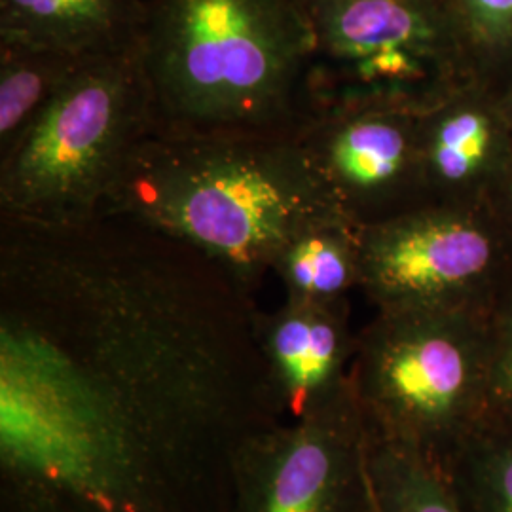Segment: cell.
Segmentation results:
<instances>
[{
	"mask_svg": "<svg viewBox=\"0 0 512 512\" xmlns=\"http://www.w3.org/2000/svg\"><path fill=\"white\" fill-rule=\"evenodd\" d=\"M300 141L357 228L431 205L421 165L420 114L387 107L321 110Z\"/></svg>",
	"mask_w": 512,
	"mask_h": 512,
	"instance_id": "cell-9",
	"label": "cell"
},
{
	"mask_svg": "<svg viewBox=\"0 0 512 512\" xmlns=\"http://www.w3.org/2000/svg\"><path fill=\"white\" fill-rule=\"evenodd\" d=\"M357 334L349 323L348 300L285 298L272 313L258 310V346L283 420L302 418L348 395Z\"/></svg>",
	"mask_w": 512,
	"mask_h": 512,
	"instance_id": "cell-10",
	"label": "cell"
},
{
	"mask_svg": "<svg viewBox=\"0 0 512 512\" xmlns=\"http://www.w3.org/2000/svg\"><path fill=\"white\" fill-rule=\"evenodd\" d=\"M147 14L143 0H0V37L84 61L135 54Z\"/></svg>",
	"mask_w": 512,
	"mask_h": 512,
	"instance_id": "cell-12",
	"label": "cell"
},
{
	"mask_svg": "<svg viewBox=\"0 0 512 512\" xmlns=\"http://www.w3.org/2000/svg\"><path fill=\"white\" fill-rule=\"evenodd\" d=\"M488 421L512 427V262L484 310Z\"/></svg>",
	"mask_w": 512,
	"mask_h": 512,
	"instance_id": "cell-18",
	"label": "cell"
},
{
	"mask_svg": "<svg viewBox=\"0 0 512 512\" xmlns=\"http://www.w3.org/2000/svg\"><path fill=\"white\" fill-rule=\"evenodd\" d=\"M255 298L114 215L0 217V463L12 512H234L239 450L283 421Z\"/></svg>",
	"mask_w": 512,
	"mask_h": 512,
	"instance_id": "cell-1",
	"label": "cell"
},
{
	"mask_svg": "<svg viewBox=\"0 0 512 512\" xmlns=\"http://www.w3.org/2000/svg\"><path fill=\"white\" fill-rule=\"evenodd\" d=\"M274 274L285 298L304 302L348 300L359 289V228L332 220L306 230L277 256Z\"/></svg>",
	"mask_w": 512,
	"mask_h": 512,
	"instance_id": "cell-13",
	"label": "cell"
},
{
	"mask_svg": "<svg viewBox=\"0 0 512 512\" xmlns=\"http://www.w3.org/2000/svg\"><path fill=\"white\" fill-rule=\"evenodd\" d=\"M315 37L317 114L387 107L423 114L478 84L444 0H300Z\"/></svg>",
	"mask_w": 512,
	"mask_h": 512,
	"instance_id": "cell-6",
	"label": "cell"
},
{
	"mask_svg": "<svg viewBox=\"0 0 512 512\" xmlns=\"http://www.w3.org/2000/svg\"><path fill=\"white\" fill-rule=\"evenodd\" d=\"M420 147L431 205H488L511 164L512 118L494 88L471 84L420 114Z\"/></svg>",
	"mask_w": 512,
	"mask_h": 512,
	"instance_id": "cell-11",
	"label": "cell"
},
{
	"mask_svg": "<svg viewBox=\"0 0 512 512\" xmlns=\"http://www.w3.org/2000/svg\"><path fill=\"white\" fill-rule=\"evenodd\" d=\"M499 93V99L503 103V107L509 112V116L512 118V73L507 76V80L495 90Z\"/></svg>",
	"mask_w": 512,
	"mask_h": 512,
	"instance_id": "cell-20",
	"label": "cell"
},
{
	"mask_svg": "<svg viewBox=\"0 0 512 512\" xmlns=\"http://www.w3.org/2000/svg\"><path fill=\"white\" fill-rule=\"evenodd\" d=\"M351 391L370 435L442 471L488 421L484 310L376 311L357 334Z\"/></svg>",
	"mask_w": 512,
	"mask_h": 512,
	"instance_id": "cell-4",
	"label": "cell"
},
{
	"mask_svg": "<svg viewBox=\"0 0 512 512\" xmlns=\"http://www.w3.org/2000/svg\"><path fill=\"white\" fill-rule=\"evenodd\" d=\"M300 0H148L139 63L154 131L298 137L317 116Z\"/></svg>",
	"mask_w": 512,
	"mask_h": 512,
	"instance_id": "cell-3",
	"label": "cell"
},
{
	"mask_svg": "<svg viewBox=\"0 0 512 512\" xmlns=\"http://www.w3.org/2000/svg\"><path fill=\"white\" fill-rule=\"evenodd\" d=\"M442 473L463 512H512V427L486 421Z\"/></svg>",
	"mask_w": 512,
	"mask_h": 512,
	"instance_id": "cell-15",
	"label": "cell"
},
{
	"mask_svg": "<svg viewBox=\"0 0 512 512\" xmlns=\"http://www.w3.org/2000/svg\"><path fill=\"white\" fill-rule=\"evenodd\" d=\"M511 262L488 205H427L359 228V289L376 311L486 310Z\"/></svg>",
	"mask_w": 512,
	"mask_h": 512,
	"instance_id": "cell-7",
	"label": "cell"
},
{
	"mask_svg": "<svg viewBox=\"0 0 512 512\" xmlns=\"http://www.w3.org/2000/svg\"><path fill=\"white\" fill-rule=\"evenodd\" d=\"M374 512H463L439 467L420 454L370 435Z\"/></svg>",
	"mask_w": 512,
	"mask_h": 512,
	"instance_id": "cell-16",
	"label": "cell"
},
{
	"mask_svg": "<svg viewBox=\"0 0 512 512\" xmlns=\"http://www.w3.org/2000/svg\"><path fill=\"white\" fill-rule=\"evenodd\" d=\"M475 80L497 90L512 73V0H444Z\"/></svg>",
	"mask_w": 512,
	"mask_h": 512,
	"instance_id": "cell-17",
	"label": "cell"
},
{
	"mask_svg": "<svg viewBox=\"0 0 512 512\" xmlns=\"http://www.w3.org/2000/svg\"><path fill=\"white\" fill-rule=\"evenodd\" d=\"M99 215L126 217L181 239L251 296L294 238L348 220L300 135L156 131L131 150Z\"/></svg>",
	"mask_w": 512,
	"mask_h": 512,
	"instance_id": "cell-2",
	"label": "cell"
},
{
	"mask_svg": "<svg viewBox=\"0 0 512 512\" xmlns=\"http://www.w3.org/2000/svg\"><path fill=\"white\" fill-rule=\"evenodd\" d=\"M234 512H374L370 431L353 391L239 450Z\"/></svg>",
	"mask_w": 512,
	"mask_h": 512,
	"instance_id": "cell-8",
	"label": "cell"
},
{
	"mask_svg": "<svg viewBox=\"0 0 512 512\" xmlns=\"http://www.w3.org/2000/svg\"><path fill=\"white\" fill-rule=\"evenodd\" d=\"M488 207L492 209L495 219L512 245V160L507 171L503 173L501 181L495 186L488 200Z\"/></svg>",
	"mask_w": 512,
	"mask_h": 512,
	"instance_id": "cell-19",
	"label": "cell"
},
{
	"mask_svg": "<svg viewBox=\"0 0 512 512\" xmlns=\"http://www.w3.org/2000/svg\"><path fill=\"white\" fill-rule=\"evenodd\" d=\"M152 131L139 52L82 61L0 152V217L40 224L99 217L131 150Z\"/></svg>",
	"mask_w": 512,
	"mask_h": 512,
	"instance_id": "cell-5",
	"label": "cell"
},
{
	"mask_svg": "<svg viewBox=\"0 0 512 512\" xmlns=\"http://www.w3.org/2000/svg\"><path fill=\"white\" fill-rule=\"evenodd\" d=\"M82 61L33 42L0 37V152L31 126Z\"/></svg>",
	"mask_w": 512,
	"mask_h": 512,
	"instance_id": "cell-14",
	"label": "cell"
}]
</instances>
